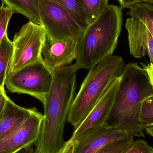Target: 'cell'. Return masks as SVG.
<instances>
[{"instance_id":"1","label":"cell","mask_w":153,"mask_h":153,"mask_svg":"<svg viewBox=\"0 0 153 153\" xmlns=\"http://www.w3.org/2000/svg\"><path fill=\"white\" fill-rule=\"evenodd\" d=\"M153 95L152 85L146 70L137 63L125 65L115 100L104 126L145 137L147 127L141 120L146 99Z\"/></svg>"},{"instance_id":"2","label":"cell","mask_w":153,"mask_h":153,"mask_svg":"<svg viewBox=\"0 0 153 153\" xmlns=\"http://www.w3.org/2000/svg\"><path fill=\"white\" fill-rule=\"evenodd\" d=\"M78 68L71 65L53 71V79L44 106V119L34 153H56L64 146V131L75 97Z\"/></svg>"},{"instance_id":"3","label":"cell","mask_w":153,"mask_h":153,"mask_svg":"<svg viewBox=\"0 0 153 153\" xmlns=\"http://www.w3.org/2000/svg\"><path fill=\"white\" fill-rule=\"evenodd\" d=\"M122 9L109 4L85 30L77 40L75 65L78 70H90L112 55L122 25Z\"/></svg>"},{"instance_id":"4","label":"cell","mask_w":153,"mask_h":153,"mask_svg":"<svg viewBox=\"0 0 153 153\" xmlns=\"http://www.w3.org/2000/svg\"><path fill=\"white\" fill-rule=\"evenodd\" d=\"M124 65L122 57L112 55L89 71L74 97L67 118L68 123L74 129L87 117L112 82L120 76Z\"/></svg>"},{"instance_id":"5","label":"cell","mask_w":153,"mask_h":153,"mask_svg":"<svg viewBox=\"0 0 153 153\" xmlns=\"http://www.w3.org/2000/svg\"><path fill=\"white\" fill-rule=\"evenodd\" d=\"M46 36L41 25L29 21L22 26L12 41L13 50L7 76L43 59L42 48Z\"/></svg>"},{"instance_id":"6","label":"cell","mask_w":153,"mask_h":153,"mask_svg":"<svg viewBox=\"0 0 153 153\" xmlns=\"http://www.w3.org/2000/svg\"><path fill=\"white\" fill-rule=\"evenodd\" d=\"M53 79V71L43 59L27 65L7 76L5 85L12 93L24 94L45 103Z\"/></svg>"},{"instance_id":"7","label":"cell","mask_w":153,"mask_h":153,"mask_svg":"<svg viewBox=\"0 0 153 153\" xmlns=\"http://www.w3.org/2000/svg\"><path fill=\"white\" fill-rule=\"evenodd\" d=\"M41 26L53 40L68 38L78 40L84 30L71 14L53 0H39Z\"/></svg>"},{"instance_id":"8","label":"cell","mask_w":153,"mask_h":153,"mask_svg":"<svg viewBox=\"0 0 153 153\" xmlns=\"http://www.w3.org/2000/svg\"><path fill=\"white\" fill-rule=\"evenodd\" d=\"M44 115L37 109L13 133L0 140V153H34Z\"/></svg>"},{"instance_id":"9","label":"cell","mask_w":153,"mask_h":153,"mask_svg":"<svg viewBox=\"0 0 153 153\" xmlns=\"http://www.w3.org/2000/svg\"><path fill=\"white\" fill-rule=\"evenodd\" d=\"M128 136L124 131L105 126L92 128L73 139V153H95L108 143Z\"/></svg>"},{"instance_id":"10","label":"cell","mask_w":153,"mask_h":153,"mask_svg":"<svg viewBox=\"0 0 153 153\" xmlns=\"http://www.w3.org/2000/svg\"><path fill=\"white\" fill-rule=\"evenodd\" d=\"M77 41L73 38L53 40L46 36L42 51L46 65L53 71L71 65L76 58Z\"/></svg>"},{"instance_id":"11","label":"cell","mask_w":153,"mask_h":153,"mask_svg":"<svg viewBox=\"0 0 153 153\" xmlns=\"http://www.w3.org/2000/svg\"><path fill=\"white\" fill-rule=\"evenodd\" d=\"M120 81V76L112 82L87 117L74 129L71 137L72 139L74 140L82 133L92 128L104 126L113 106Z\"/></svg>"},{"instance_id":"12","label":"cell","mask_w":153,"mask_h":153,"mask_svg":"<svg viewBox=\"0 0 153 153\" xmlns=\"http://www.w3.org/2000/svg\"><path fill=\"white\" fill-rule=\"evenodd\" d=\"M125 27L128 33L130 53L135 58L148 55L153 64V36L144 24L135 18L127 19Z\"/></svg>"},{"instance_id":"13","label":"cell","mask_w":153,"mask_h":153,"mask_svg":"<svg viewBox=\"0 0 153 153\" xmlns=\"http://www.w3.org/2000/svg\"><path fill=\"white\" fill-rule=\"evenodd\" d=\"M36 109L20 107L9 99L0 117V140L19 128Z\"/></svg>"},{"instance_id":"14","label":"cell","mask_w":153,"mask_h":153,"mask_svg":"<svg viewBox=\"0 0 153 153\" xmlns=\"http://www.w3.org/2000/svg\"><path fill=\"white\" fill-rule=\"evenodd\" d=\"M13 13L22 14L29 21L41 25L39 0H1Z\"/></svg>"},{"instance_id":"15","label":"cell","mask_w":153,"mask_h":153,"mask_svg":"<svg viewBox=\"0 0 153 153\" xmlns=\"http://www.w3.org/2000/svg\"><path fill=\"white\" fill-rule=\"evenodd\" d=\"M12 42L6 33L0 43V89L4 88L12 55Z\"/></svg>"},{"instance_id":"16","label":"cell","mask_w":153,"mask_h":153,"mask_svg":"<svg viewBox=\"0 0 153 153\" xmlns=\"http://www.w3.org/2000/svg\"><path fill=\"white\" fill-rule=\"evenodd\" d=\"M128 14L143 22L153 36V4L142 2L129 8Z\"/></svg>"},{"instance_id":"17","label":"cell","mask_w":153,"mask_h":153,"mask_svg":"<svg viewBox=\"0 0 153 153\" xmlns=\"http://www.w3.org/2000/svg\"><path fill=\"white\" fill-rule=\"evenodd\" d=\"M65 9L84 31L88 27L85 13L79 0H53Z\"/></svg>"},{"instance_id":"18","label":"cell","mask_w":153,"mask_h":153,"mask_svg":"<svg viewBox=\"0 0 153 153\" xmlns=\"http://www.w3.org/2000/svg\"><path fill=\"white\" fill-rule=\"evenodd\" d=\"M109 0H79L89 25L99 17L109 5Z\"/></svg>"},{"instance_id":"19","label":"cell","mask_w":153,"mask_h":153,"mask_svg":"<svg viewBox=\"0 0 153 153\" xmlns=\"http://www.w3.org/2000/svg\"><path fill=\"white\" fill-rule=\"evenodd\" d=\"M134 137L128 136L108 143L95 153H123L134 142Z\"/></svg>"},{"instance_id":"20","label":"cell","mask_w":153,"mask_h":153,"mask_svg":"<svg viewBox=\"0 0 153 153\" xmlns=\"http://www.w3.org/2000/svg\"><path fill=\"white\" fill-rule=\"evenodd\" d=\"M141 120L146 127L153 126V95L144 101L141 110Z\"/></svg>"},{"instance_id":"21","label":"cell","mask_w":153,"mask_h":153,"mask_svg":"<svg viewBox=\"0 0 153 153\" xmlns=\"http://www.w3.org/2000/svg\"><path fill=\"white\" fill-rule=\"evenodd\" d=\"M14 14L12 10L1 4L0 6V43L7 33V28L10 20Z\"/></svg>"},{"instance_id":"22","label":"cell","mask_w":153,"mask_h":153,"mask_svg":"<svg viewBox=\"0 0 153 153\" xmlns=\"http://www.w3.org/2000/svg\"><path fill=\"white\" fill-rule=\"evenodd\" d=\"M123 153H153V148L143 139H138Z\"/></svg>"},{"instance_id":"23","label":"cell","mask_w":153,"mask_h":153,"mask_svg":"<svg viewBox=\"0 0 153 153\" xmlns=\"http://www.w3.org/2000/svg\"><path fill=\"white\" fill-rule=\"evenodd\" d=\"M74 149V140L71 138L65 142L64 146L56 153H73Z\"/></svg>"},{"instance_id":"24","label":"cell","mask_w":153,"mask_h":153,"mask_svg":"<svg viewBox=\"0 0 153 153\" xmlns=\"http://www.w3.org/2000/svg\"><path fill=\"white\" fill-rule=\"evenodd\" d=\"M9 98L5 93L4 88L0 89V117L4 109L7 101Z\"/></svg>"},{"instance_id":"25","label":"cell","mask_w":153,"mask_h":153,"mask_svg":"<svg viewBox=\"0 0 153 153\" xmlns=\"http://www.w3.org/2000/svg\"><path fill=\"white\" fill-rule=\"evenodd\" d=\"M120 7L123 10L128 9L130 6L138 3L143 2V0H117Z\"/></svg>"},{"instance_id":"26","label":"cell","mask_w":153,"mask_h":153,"mask_svg":"<svg viewBox=\"0 0 153 153\" xmlns=\"http://www.w3.org/2000/svg\"><path fill=\"white\" fill-rule=\"evenodd\" d=\"M141 64L143 65V68H144L147 71L149 77H150L151 82L153 88V64L150 63L147 65H146L143 64Z\"/></svg>"},{"instance_id":"27","label":"cell","mask_w":153,"mask_h":153,"mask_svg":"<svg viewBox=\"0 0 153 153\" xmlns=\"http://www.w3.org/2000/svg\"><path fill=\"white\" fill-rule=\"evenodd\" d=\"M145 130L148 135L153 137V126L147 127L146 128Z\"/></svg>"},{"instance_id":"28","label":"cell","mask_w":153,"mask_h":153,"mask_svg":"<svg viewBox=\"0 0 153 153\" xmlns=\"http://www.w3.org/2000/svg\"><path fill=\"white\" fill-rule=\"evenodd\" d=\"M143 2L153 4V0H143Z\"/></svg>"}]
</instances>
